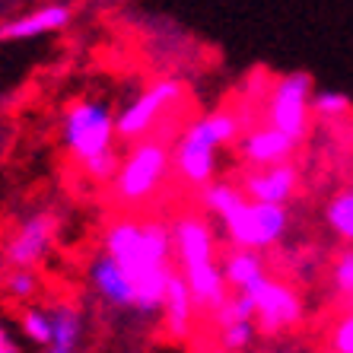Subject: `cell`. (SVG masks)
Here are the masks:
<instances>
[{
    "label": "cell",
    "mask_w": 353,
    "mask_h": 353,
    "mask_svg": "<svg viewBox=\"0 0 353 353\" xmlns=\"http://www.w3.org/2000/svg\"><path fill=\"white\" fill-rule=\"evenodd\" d=\"M268 121L299 143L312 121V77L303 70L280 77L268 96Z\"/></svg>",
    "instance_id": "7"
},
{
    "label": "cell",
    "mask_w": 353,
    "mask_h": 353,
    "mask_svg": "<svg viewBox=\"0 0 353 353\" xmlns=\"http://www.w3.org/2000/svg\"><path fill=\"white\" fill-rule=\"evenodd\" d=\"M223 277H226L230 290H245L248 293V290H255L258 283H261L264 277H271V274H268V264H264L258 248L232 245V252L226 255V261H223Z\"/></svg>",
    "instance_id": "17"
},
{
    "label": "cell",
    "mask_w": 353,
    "mask_h": 353,
    "mask_svg": "<svg viewBox=\"0 0 353 353\" xmlns=\"http://www.w3.org/2000/svg\"><path fill=\"white\" fill-rule=\"evenodd\" d=\"M239 137V118L230 112H214V115L197 118L188 124V131L181 134L179 147L172 153V163L179 169L181 181L188 188H204L216 175V153L223 147L236 143Z\"/></svg>",
    "instance_id": "3"
},
{
    "label": "cell",
    "mask_w": 353,
    "mask_h": 353,
    "mask_svg": "<svg viewBox=\"0 0 353 353\" xmlns=\"http://www.w3.org/2000/svg\"><path fill=\"white\" fill-rule=\"evenodd\" d=\"M58 239V216L51 210H35L23 216L19 226L3 242V261L7 268H39L51 255Z\"/></svg>",
    "instance_id": "8"
},
{
    "label": "cell",
    "mask_w": 353,
    "mask_h": 353,
    "mask_svg": "<svg viewBox=\"0 0 353 353\" xmlns=\"http://www.w3.org/2000/svg\"><path fill=\"white\" fill-rule=\"evenodd\" d=\"M350 188H353V185H350Z\"/></svg>",
    "instance_id": "31"
},
{
    "label": "cell",
    "mask_w": 353,
    "mask_h": 353,
    "mask_svg": "<svg viewBox=\"0 0 353 353\" xmlns=\"http://www.w3.org/2000/svg\"><path fill=\"white\" fill-rule=\"evenodd\" d=\"M41 353H48V350H41Z\"/></svg>",
    "instance_id": "30"
},
{
    "label": "cell",
    "mask_w": 353,
    "mask_h": 353,
    "mask_svg": "<svg viewBox=\"0 0 353 353\" xmlns=\"http://www.w3.org/2000/svg\"><path fill=\"white\" fill-rule=\"evenodd\" d=\"M328 347H331V353H353V305L331 325Z\"/></svg>",
    "instance_id": "25"
},
{
    "label": "cell",
    "mask_w": 353,
    "mask_h": 353,
    "mask_svg": "<svg viewBox=\"0 0 353 353\" xmlns=\"http://www.w3.org/2000/svg\"><path fill=\"white\" fill-rule=\"evenodd\" d=\"M39 290H41V280L35 274V268H10L7 277H3V293L19 305L32 303L39 296Z\"/></svg>",
    "instance_id": "21"
},
{
    "label": "cell",
    "mask_w": 353,
    "mask_h": 353,
    "mask_svg": "<svg viewBox=\"0 0 353 353\" xmlns=\"http://www.w3.org/2000/svg\"><path fill=\"white\" fill-rule=\"evenodd\" d=\"M325 223L344 245H353V188L337 191L325 207Z\"/></svg>",
    "instance_id": "19"
},
{
    "label": "cell",
    "mask_w": 353,
    "mask_h": 353,
    "mask_svg": "<svg viewBox=\"0 0 353 353\" xmlns=\"http://www.w3.org/2000/svg\"><path fill=\"white\" fill-rule=\"evenodd\" d=\"M67 23H70V7H64V3H48V7H39V10H32V13H26V17L3 23L0 26V39L3 41L39 39V35L64 29Z\"/></svg>",
    "instance_id": "16"
},
{
    "label": "cell",
    "mask_w": 353,
    "mask_h": 353,
    "mask_svg": "<svg viewBox=\"0 0 353 353\" xmlns=\"http://www.w3.org/2000/svg\"><path fill=\"white\" fill-rule=\"evenodd\" d=\"M296 140L290 134H283L280 128L268 124V128H258V131H248L245 137L239 140V157L245 159L248 165H274L283 163V159L293 157Z\"/></svg>",
    "instance_id": "13"
},
{
    "label": "cell",
    "mask_w": 353,
    "mask_h": 353,
    "mask_svg": "<svg viewBox=\"0 0 353 353\" xmlns=\"http://www.w3.org/2000/svg\"><path fill=\"white\" fill-rule=\"evenodd\" d=\"M86 277H90L92 293L105 305L118 309V312H134V283H131V277H128V271L108 255L105 248L90 258Z\"/></svg>",
    "instance_id": "11"
},
{
    "label": "cell",
    "mask_w": 353,
    "mask_h": 353,
    "mask_svg": "<svg viewBox=\"0 0 353 353\" xmlns=\"http://www.w3.org/2000/svg\"><path fill=\"white\" fill-rule=\"evenodd\" d=\"M102 248L121 264L134 283V315L157 319L169 277L175 274L172 226L159 220H115L105 230Z\"/></svg>",
    "instance_id": "1"
},
{
    "label": "cell",
    "mask_w": 353,
    "mask_h": 353,
    "mask_svg": "<svg viewBox=\"0 0 353 353\" xmlns=\"http://www.w3.org/2000/svg\"><path fill=\"white\" fill-rule=\"evenodd\" d=\"M118 137V124L112 108L102 102V99H77L74 105L64 112V121H61V140H64V150L70 153L74 163L96 157L102 150L115 147Z\"/></svg>",
    "instance_id": "4"
},
{
    "label": "cell",
    "mask_w": 353,
    "mask_h": 353,
    "mask_svg": "<svg viewBox=\"0 0 353 353\" xmlns=\"http://www.w3.org/2000/svg\"><path fill=\"white\" fill-rule=\"evenodd\" d=\"M331 277H334V290H337V293L350 299V296H353V245L347 248V252H341V255H337Z\"/></svg>",
    "instance_id": "26"
},
{
    "label": "cell",
    "mask_w": 353,
    "mask_h": 353,
    "mask_svg": "<svg viewBox=\"0 0 353 353\" xmlns=\"http://www.w3.org/2000/svg\"><path fill=\"white\" fill-rule=\"evenodd\" d=\"M299 188V172L290 159L274 165H258L242 179V191L252 201H268V204H290V197Z\"/></svg>",
    "instance_id": "12"
},
{
    "label": "cell",
    "mask_w": 353,
    "mask_h": 353,
    "mask_svg": "<svg viewBox=\"0 0 353 353\" xmlns=\"http://www.w3.org/2000/svg\"><path fill=\"white\" fill-rule=\"evenodd\" d=\"M17 328H19V334H23L29 344L48 347V341H51V312L45 309V305L26 303L23 309H19Z\"/></svg>",
    "instance_id": "20"
},
{
    "label": "cell",
    "mask_w": 353,
    "mask_h": 353,
    "mask_svg": "<svg viewBox=\"0 0 353 353\" xmlns=\"http://www.w3.org/2000/svg\"><path fill=\"white\" fill-rule=\"evenodd\" d=\"M51 312V341L45 350L48 353H80L86 341V315L77 303L61 299L48 309Z\"/></svg>",
    "instance_id": "14"
},
{
    "label": "cell",
    "mask_w": 353,
    "mask_h": 353,
    "mask_svg": "<svg viewBox=\"0 0 353 353\" xmlns=\"http://www.w3.org/2000/svg\"><path fill=\"white\" fill-rule=\"evenodd\" d=\"M80 165H83V172L90 175L92 181H99V185H112L118 165H121V157H118L115 147H108V150H102V153H96V157L83 159Z\"/></svg>",
    "instance_id": "24"
},
{
    "label": "cell",
    "mask_w": 353,
    "mask_h": 353,
    "mask_svg": "<svg viewBox=\"0 0 353 353\" xmlns=\"http://www.w3.org/2000/svg\"><path fill=\"white\" fill-rule=\"evenodd\" d=\"M172 248L181 264V277L201 309H216L230 296V283L216 264V239L204 216L185 214L172 223Z\"/></svg>",
    "instance_id": "2"
},
{
    "label": "cell",
    "mask_w": 353,
    "mask_h": 353,
    "mask_svg": "<svg viewBox=\"0 0 353 353\" xmlns=\"http://www.w3.org/2000/svg\"><path fill=\"white\" fill-rule=\"evenodd\" d=\"M350 303H353V296H350Z\"/></svg>",
    "instance_id": "29"
},
{
    "label": "cell",
    "mask_w": 353,
    "mask_h": 353,
    "mask_svg": "<svg viewBox=\"0 0 353 353\" xmlns=\"http://www.w3.org/2000/svg\"><path fill=\"white\" fill-rule=\"evenodd\" d=\"M0 353H23L19 350V341L13 337V331H10V325L3 319H0Z\"/></svg>",
    "instance_id": "27"
},
{
    "label": "cell",
    "mask_w": 353,
    "mask_h": 353,
    "mask_svg": "<svg viewBox=\"0 0 353 353\" xmlns=\"http://www.w3.org/2000/svg\"><path fill=\"white\" fill-rule=\"evenodd\" d=\"M255 296V325L258 334L277 337L283 331H293L305 315L303 296L296 293L290 283H280L274 277H264L255 290H248Z\"/></svg>",
    "instance_id": "9"
},
{
    "label": "cell",
    "mask_w": 353,
    "mask_h": 353,
    "mask_svg": "<svg viewBox=\"0 0 353 353\" xmlns=\"http://www.w3.org/2000/svg\"><path fill=\"white\" fill-rule=\"evenodd\" d=\"M181 83L179 80H157L153 86L134 96L128 105L121 108V115H115L118 137L121 140H140L153 131V124L163 118L165 108H172L181 99Z\"/></svg>",
    "instance_id": "10"
},
{
    "label": "cell",
    "mask_w": 353,
    "mask_h": 353,
    "mask_svg": "<svg viewBox=\"0 0 353 353\" xmlns=\"http://www.w3.org/2000/svg\"><path fill=\"white\" fill-rule=\"evenodd\" d=\"M350 99L344 92H334V90H321L312 92V115H319L321 121H341V118L350 115Z\"/></svg>",
    "instance_id": "23"
},
{
    "label": "cell",
    "mask_w": 353,
    "mask_h": 353,
    "mask_svg": "<svg viewBox=\"0 0 353 353\" xmlns=\"http://www.w3.org/2000/svg\"><path fill=\"white\" fill-rule=\"evenodd\" d=\"M242 201H245V191H242V185H232V181H210V185L201 188V204H204V210L210 216H216L220 223L226 220Z\"/></svg>",
    "instance_id": "18"
},
{
    "label": "cell",
    "mask_w": 353,
    "mask_h": 353,
    "mask_svg": "<svg viewBox=\"0 0 353 353\" xmlns=\"http://www.w3.org/2000/svg\"><path fill=\"white\" fill-rule=\"evenodd\" d=\"M255 337H258L255 319H236V321H226V325H220V347L226 353L248 350V347L255 344Z\"/></svg>",
    "instance_id": "22"
},
{
    "label": "cell",
    "mask_w": 353,
    "mask_h": 353,
    "mask_svg": "<svg viewBox=\"0 0 353 353\" xmlns=\"http://www.w3.org/2000/svg\"><path fill=\"white\" fill-rule=\"evenodd\" d=\"M277 353H299V350H277Z\"/></svg>",
    "instance_id": "28"
},
{
    "label": "cell",
    "mask_w": 353,
    "mask_h": 353,
    "mask_svg": "<svg viewBox=\"0 0 353 353\" xmlns=\"http://www.w3.org/2000/svg\"><path fill=\"white\" fill-rule=\"evenodd\" d=\"M169 165H172V157H169L163 140L140 137L118 165L115 179H112V191L121 204H143L159 191Z\"/></svg>",
    "instance_id": "5"
},
{
    "label": "cell",
    "mask_w": 353,
    "mask_h": 353,
    "mask_svg": "<svg viewBox=\"0 0 353 353\" xmlns=\"http://www.w3.org/2000/svg\"><path fill=\"white\" fill-rule=\"evenodd\" d=\"M290 230V210L287 204H268V201H252L245 197L242 204L223 220V232L236 248H268L280 245Z\"/></svg>",
    "instance_id": "6"
},
{
    "label": "cell",
    "mask_w": 353,
    "mask_h": 353,
    "mask_svg": "<svg viewBox=\"0 0 353 353\" xmlns=\"http://www.w3.org/2000/svg\"><path fill=\"white\" fill-rule=\"evenodd\" d=\"M194 296H191V287L185 283L179 271L169 277V287H165V299H163V328L165 334L172 337V341H185L191 334V321H194Z\"/></svg>",
    "instance_id": "15"
}]
</instances>
